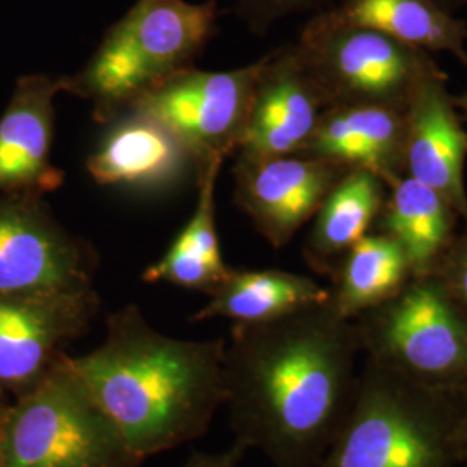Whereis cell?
I'll return each instance as SVG.
<instances>
[{
    "instance_id": "cell-20",
    "label": "cell",
    "mask_w": 467,
    "mask_h": 467,
    "mask_svg": "<svg viewBox=\"0 0 467 467\" xmlns=\"http://www.w3.org/2000/svg\"><path fill=\"white\" fill-rule=\"evenodd\" d=\"M386 184L368 170H350L322 201L305 239L303 256L317 274L331 275L339 258L368 235L383 210Z\"/></svg>"
},
{
    "instance_id": "cell-28",
    "label": "cell",
    "mask_w": 467,
    "mask_h": 467,
    "mask_svg": "<svg viewBox=\"0 0 467 467\" xmlns=\"http://www.w3.org/2000/svg\"><path fill=\"white\" fill-rule=\"evenodd\" d=\"M441 7H445L447 11H451V13H455V11H459V9H464L467 7V0H436Z\"/></svg>"
},
{
    "instance_id": "cell-21",
    "label": "cell",
    "mask_w": 467,
    "mask_h": 467,
    "mask_svg": "<svg viewBox=\"0 0 467 467\" xmlns=\"http://www.w3.org/2000/svg\"><path fill=\"white\" fill-rule=\"evenodd\" d=\"M388 191L376 229L399 243L412 277L430 275L461 218L436 191L409 175Z\"/></svg>"
},
{
    "instance_id": "cell-12",
    "label": "cell",
    "mask_w": 467,
    "mask_h": 467,
    "mask_svg": "<svg viewBox=\"0 0 467 467\" xmlns=\"http://www.w3.org/2000/svg\"><path fill=\"white\" fill-rule=\"evenodd\" d=\"M262 59L248 127L234 158L301 154L327 102L295 44L268 52Z\"/></svg>"
},
{
    "instance_id": "cell-18",
    "label": "cell",
    "mask_w": 467,
    "mask_h": 467,
    "mask_svg": "<svg viewBox=\"0 0 467 467\" xmlns=\"http://www.w3.org/2000/svg\"><path fill=\"white\" fill-rule=\"evenodd\" d=\"M334 25L370 28L428 52H449L467 67V25L436 0H341L317 13Z\"/></svg>"
},
{
    "instance_id": "cell-24",
    "label": "cell",
    "mask_w": 467,
    "mask_h": 467,
    "mask_svg": "<svg viewBox=\"0 0 467 467\" xmlns=\"http://www.w3.org/2000/svg\"><path fill=\"white\" fill-rule=\"evenodd\" d=\"M431 274L445 285L453 301L467 316V227L462 233L455 234Z\"/></svg>"
},
{
    "instance_id": "cell-30",
    "label": "cell",
    "mask_w": 467,
    "mask_h": 467,
    "mask_svg": "<svg viewBox=\"0 0 467 467\" xmlns=\"http://www.w3.org/2000/svg\"><path fill=\"white\" fill-rule=\"evenodd\" d=\"M464 121H466V123H467V117H464Z\"/></svg>"
},
{
    "instance_id": "cell-16",
    "label": "cell",
    "mask_w": 467,
    "mask_h": 467,
    "mask_svg": "<svg viewBox=\"0 0 467 467\" xmlns=\"http://www.w3.org/2000/svg\"><path fill=\"white\" fill-rule=\"evenodd\" d=\"M407 111L379 106H333L318 119L306 150L348 170H368L386 187L405 177Z\"/></svg>"
},
{
    "instance_id": "cell-29",
    "label": "cell",
    "mask_w": 467,
    "mask_h": 467,
    "mask_svg": "<svg viewBox=\"0 0 467 467\" xmlns=\"http://www.w3.org/2000/svg\"><path fill=\"white\" fill-rule=\"evenodd\" d=\"M451 100H453L455 108L461 109L464 113V117H467V90L459 96H451Z\"/></svg>"
},
{
    "instance_id": "cell-15",
    "label": "cell",
    "mask_w": 467,
    "mask_h": 467,
    "mask_svg": "<svg viewBox=\"0 0 467 467\" xmlns=\"http://www.w3.org/2000/svg\"><path fill=\"white\" fill-rule=\"evenodd\" d=\"M447 80L440 77L422 84L407 109L405 175L436 191L467 227V130Z\"/></svg>"
},
{
    "instance_id": "cell-13",
    "label": "cell",
    "mask_w": 467,
    "mask_h": 467,
    "mask_svg": "<svg viewBox=\"0 0 467 467\" xmlns=\"http://www.w3.org/2000/svg\"><path fill=\"white\" fill-rule=\"evenodd\" d=\"M104 127L85 167L96 184L134 192H163L196 182L202 163L167 125L127 109Z\"/></svg>"
},
{
    "instance_id": "cell-9",
    "label": "cell",
    "mask_w": 467,
    "mask_h": 467,
    "mask_svg": "<svg viewBox=\"0 0 467 467\" xmlns=\"http://www.w3.org/2000/svg\"><path fill=\"white\" fill-rule=\"evenodd\" d=\"M264 59L227 71L185 67L156 85L129 109L156 118L179 135L201 163L235 156L250 119Z\"/></svg>"
},
{
    "instance_id": "cell-11",
    "label": "cell",
    "mask_w": 467,
    "mask_h": 467,
    "mask_svg": "<svg viewBox=\"0 0 467 467\" xmlns=\"http://www.w3.org/2000/svg\"><path fill=\"white\" fill-rule=\"evenodd\" d=\"M234 201L275 250L316 217L322 201L350 170L308 154L235 158Z\"/></svg>"
},
{
    "instance_id": "cell-4",
    "label": "cell",
    "mask_w": 467,
    "mask_h": 467,
    "mask_svg": "<svg viewBox=\"0 0 467 467\" xmlns=\"http://www.w3.org/2000/svg\"><path fill=\"white\" fill-rule=\"evenodd\" d=\"M217 21L218 0H135L85 67L65 75V92L90 102L92 118L106 125L156 85L194 67Z\"/></svg>"
},
{
    "instance_id": "cell-8",
    "label": "cell",
    "mask_w": 467,
    "mask_h": 467,
    "mask_svg": "<svg viewBox=\"0 0 467 467\" xmlns=\"http://www.w3.org/2000/svg\"><path fill=\"white\" fill-rule=\"evenodd\" d=\"M99 253L65 229L38 194L0 198V296H46L94 287Z\"/></svg>"
},
{
    "instance_id": "cell-22",
    "label": "cell",
    "mask_w": 467,
    "mask_h": 467,
    "mask_svg": "<svg viewBox=\"0 0 467 467\" xmlns=\"http://www.w3.org/2000/svg\"><path fill=\"white\" fill-rule=\"evenodd\" d=\"M329 301L341 317L355 320L389 300L407 283L410 268L397 241L381 233L357 241L336 264Z\"/></svg>"
},
{
    "instance_id": "cell-19",
    "label": "cell",
    "mask_w": 467,
    "mask_h": 467,
    "mask_svg": "<svg viewBox=\"0 0 467 467\" xmlns=\"http://www.w3.org/2000/svg\"><path fill=\"white\" fill-rule=\"evenodd\" d=\"M327 300L329 287L306 275L279 268H231L192 320L231 318L235 324H258Z\"/></svg>"
},
{
    "instance_id": "cell-26",
    "label": "cell",
    "mask_w": 467,
    "mask_h": 467,
    "mask_svg": "<svg viewBox=\"0 0 467 467\" xmlns=\"http://www.w3.org/2000/svg\"><path fill=\"white\" fill-rule=\"evenodd\" d=\"M461 451L462 467H467V386L462 389V420H461Z\"/></svg>"
},
{
    "instance_id": "cell-25",
    "label": "cell",
    "mask_w": 467,
    "mask_h": 467,
    "mask_svg": "<svg viewBox=\"0 0 467 467\" xmlns=\"http://www.w3.org/2000/svg\"><path fill=\"white\" fill-rule=\"evenodd\" d=\"M248 451V447L234 440L233 445L225 451H194L182 467H237Z\"/></svg>"
},
{
    "instance_id": "cell-14",
    "label": "cell",
    "mask_w": 467,
    "mask_h": 467,
    "mask_svg": "<svg viewBox=\"0 0 467 467\" xmlns=\"http://www.w3.org/2000/svg\"><path fill=\"white\" fill-rule=\"evenodd\" d=\"M65 92V77L28 75L0 117V194L44 196L65 182V171L52 165L56 109Z\"/></svg>"
},
{
    "instance_id": "cell-17",
    "label": "cell",
    "mask_w": 467,
    "mask_h": 467,
    "mask_svg": "<svg viewBox=\"0 0 467 467\" xmlns=\"http://www.w3.org/2000/svg\"><path fill=\"white\" fill-rule=\"evenodd\" d=\"M223 161L215 156L201 165L194 213L165 254L142 272L144 283L170 284L208 296L231 272L233 267L225 264L222 254L217 229L215 194Z\"/></svg>"
},
{
    "instance_id": "cell-5",
    "label": "cell",
    "mask_w": 467,
    "mask_h": 467,
    "mask_svg": "<svg viewBox=\"0 0 467 467\" xmlns=\"http://www.w3.org/2000/svg\"><path fill=\"white\" fill-rule=\"evenodd\" d=\"M4 467H139L144 461L92 397L67 355L9 403Z\"/></svg>"
},
{
    "instance_id": "cell-6",
    "label": "cell",
    "mask_w": 467,
    "mask_h": 467,
    "mask_svg": "<svg viewBox=\"0 0 467 467\" xmlns=\"http://www.w3.org/2000/svg\"><path fill=\"white\" fill-rule=\"evenodd\" d=\"M362 357L426 386H467V316L433 274L353 320Z\"/></svg>"
},
{
    "instance_id": "cell-2",
    "label": "cell",
    "mask_w": 467,
    "mask_h": 467,
    "mask_svg": "<svg viewBox=\"0 0 467 467\" xmlns=\"http://www.w3.org/2000/svg\"><path fill=\"white\" fill-rule=\"evenodd\" d=\"M225 337L181 339L158 331L129 303L106 320L94 350L69 357L100 409L137 457L206 433L223 407Z\"/></svg>"
},
{
    "instance_id": "cell-10",
    "label": "cell",
    "mask_w": 467,
    "mask_h": 467,
    "mask_svg": "<svg viewBox=\"0 0 467 467\" xmlns=\"http://www.w3.org/2000/svg\"><path fill=\"white\" fill-rule=\"evenodd\" d=\"M100 298L85 289L46 296H0V389L25 393L42 381L67 348L90 331Z\"/></svg>"
},
{
    "instance_id": "cell-23",
    "label": "cell",
    "mask_w": 467,
    "mask_h": 467,
    "mask_svg": "<svg viewBox=\"0 0 467 467\" xmlns=\"http://www.w3.org/2000/svg\"><path fill=\"white\" fill-rule=\"evenodd\" d=\"M334 0H235V13L253 34L264 35L281 17L296 13H318L331 7Z\"/></svg>"
},
{
    "instance_id": "cell-7",
    "label": "cell",
    "mask_w": 467,
    "mask_h": 467,
    "mask_svg": "<svg viewBox=\"0 0 467 467\" xmlns=\"http://www.w3.org/2000/svg\"><path fill=\"white\" fill-rule=\"evenodd\" d=\"M318 88L333 106H379L407 111L419 88L447 77L428 50L389 35L312 17L295 42Z\"/></svg>"
},
{
    "instance_id": "cell-3",
    "label": "cell",
    "mask_w": 467,
    "mask_h": 467,
    "mask_svg": "<svg viewBox=\"0 0 467 467\" xmlns=\"http://www.w3.org/2000/svg\"><path fill=\"white\" fill-rule=\"evenodd\" d=\"M462 389L364 358L350 412L317 467H462Z\"/></svg>"
},
{
    "instance_id": "cell-1",
    "label": "cell",
    "mask_w": 467,
    "mask_h": 467,
    "mask_svg": "<svg viewBox=\"0 0 467 467\" xmlns=\"http://www.w3.org/2000/svg\"><path fill=\"white\" fill-rule=\"evenodd\" d=\"M360 357L355 322L329 300L234 324L222 374L235 441L274 467H317L350 412Z\"/></svg>"
},
{
    "instance_id": "cell-27",
    "label": "cell",
    "mask_w": 467,
    "mask_h": 467,
    "mask_svg": "<svg viewBox=\"0 0 467 467\" xmlns=\"http://www.w3.org/2000/svg\"><path fill=\"white\" fill-rule=\"evenodd\" d=\"M7 409H9V403L5 401L4 391L0 389V467H4V445H2V440H4V420H5Z\"/></svg>"
}]
</instances>
